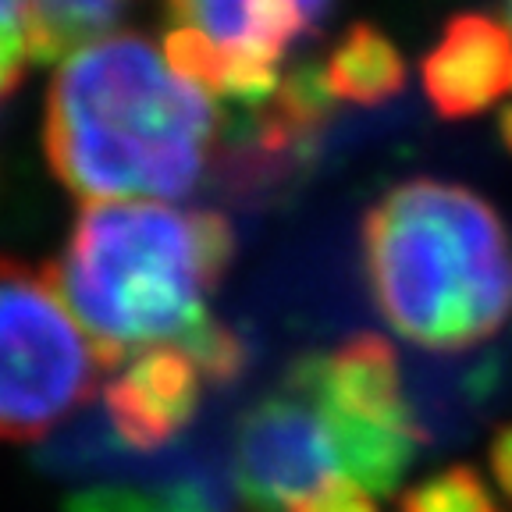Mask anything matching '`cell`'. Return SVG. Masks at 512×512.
<instances>
[{
    "mask_svg": "<svg viewBox=\"0 0 512 512\" xmlns=\"http://www.w3.org/2000/svg\"><path fill=\"white\" fill-rule=\"evenodd\" d=\"M214 96L139 32H111L64 57L47 93L43 150L82 203L182 200L217 164Z\"/></svg>",
    "mask_w": 512,
    "mask_h": 512,
    "instance_id": "1",
    "label": "cell"
},
{
    "mask_svg": "<svg viewBox=\"0 0 512 512\" xmlns=\"http://www.w3.org/2000/svg\"><path fill=\"white\" fill-rule=\"evenodd\" d=\"M360 246L381 317L420 349H470L512 320V232L470 185H392L363 217Z\"/></svg>",
    "mask_w": 512,
    "mask_h": 512,
    "instance_id": "3",
    "label": "cell"
},
{
    "mask_svg": "<svg viewBox=\"0 0 512 512\" xmlns=\"http://www.w3.org/2000/svg\"><path fill=\"white\" fill-rule=\"evenodd\" d=\"M342 480L335 438L317 402L292 377L249 406L235 431V488L249 512H288Z\"/></svg>",
    "mask_w": 512,
    "mask_h": 512,
    "instance_id": "6",
    "label": "cell"
},
{
    "mask_svg": "<svg viewBox=\"0 0 512 512\" xmlns=\"http://www.w3.org/2000/svg\"><path fill=\"white\" fill-rule=\"evenodd\" d=\"M132 0H25L32 61H64L75 50L111 36Z\"/></svg>",
    "mask_w": 512,
    "mask_h": 512,
    "instance_id": "11",
    "label": "cell"
},
{
    "mask_svg": "<svg viewBox=\"0 0 512 512\" xmlns=\"http://www.w3.org/2000/svg\"><path fill=\"white\" fill-rule=\"evenodd\" d=\"M399 512H502L473 466L456 463L431 473L402 495Z\"/></svg>",
    "mask_w": 512,
    "mask_h": 512,
    "instance_id": "12",
    "label": "cell"
},
{
    "mask_svg": "<svg viewBox=\"0 0 512 512\" xmlns=\"http://www.w3.org/2000/svg\"><path fill=\"white\" fill-rule=\"evenodd\" d=\"M178 349H185L192 356V363L200 367V374L207 377V384H224V381H235V377L246 370V342L235 335L232 328H224L217 324L214 317L203 324L196 335L185 338Z\"/></svg>",
    "mask_w": 512,
    "mask_h": 512,
    "instance_id": "14",
    "label": "cell"
},
{
    "mask_svg": "<svg viewBox=\"0 0 512 512\" xmlns=\"http://www.w3.org/2000/svg\"><path fill=\"white\" fill-rule=\"evenodd\" d=\"M29 64L25 0H0V100L22 82Z\"/></svg>",
    "mask_w": 512,
    "mask_h": 512,
    "instance_id": "15",
    "label": "cell"
},
{
    "mask_svg": "<svg viewBox=\"0 0 512 512\" xmlns=\"http://www.w3.org/2000/svg\"><path fill=\"white\" fill-rule=\"evenodd\" d=\"M498 139H502L505 150L512 153V104L502 107V114H498Z\"/></svg>",
    "mask_w": 512,
    "mask_h": 512,
    "instance_id": "18",
    "label": "cell"
},
{
    "mask_svg": "<svg viewBox=\"0 0 512 512\" xmlns=\"http://www.w3.org/2000/svg\"><path fill=\"white\" fill-rule=\"evenodd\" d=\"M505 4H509V29H512V0H505Z\"/></svg>",
    "mask_w": 512,
    "mask_h": 512,
    "instance_id": "19",
    "label": "cell"
},
{
    "mask_svg": "<svg viewBox=\"0 0 512 512\" xmlns=\"http://www.w3.org/2000/svg\"><path fill=\"white\" fill-rule=\"evenodd\" d=\"M100 360L47 271L0 256V441H36L93 399Z\"/></svg>",
    "mask_w": 512,
    "mask_h": 512,
    "instance_id": "4",
    "label": "cell"
},
{
    "mask_svg": "<svg viewBox=\"0 0 512 512\" xmlns=\"http://www.w3.org/2000/svg\"><path fill=\"white\" fill-rule=\"evenodd\" d=\"M235 256L217 210L171 203H86L47 267L104 370L182 345L210 320V296Z\"/></svg>",
    "mask_w": 512,
    "mask_h": 512,
    "instance_id": "2",
    "label": "cell"
},
{
    "mask_svg": "<svg viewBox=\"0 0 512 512\" xmlns=\"http://www.w3.org/2000/svg\"><path fill=\"white\" fill-rule=\"evenodd\" d=\"M68 512H217L203 484H175L164 491L93 488L72 498Z\"/></svg>",
    "mask_w": 512,
    "mask_h": 512,
    "instance_id": "13",
    "label": "cell"
},
{
    "mask_svg": "<svg viewBox=\"0 0 512 512\" xmlns=\"http://www.w3.org/2000/svg\"><path fill=\"white\" fill-rule=\"evenodd\" d=\"M164 57L182 79L239 107L264 104L281 64L317 36L335 0H164Z\"/></svg>",
    "mask_w": 512,
    "mask_h": 512,
    "instance_id": "5",
    "label": "cell"
},
{
    "mask_svg": "<svg viewBox=\"0 0 512 512\" xmlns=\"http://www.w3.org/2000/svg\"><path fill=\"white\" fill-rule=\"evenodd\" d=\"M420 75L438 118H477L512 93V29L480 11L448 18Z\"/></svg>",
    "mask_w": 512,
    "mask_h": 512,
    "instance_id": "9",
    "label": "cell"
},
{
    "mask_svg": "<svg viewBox=\"0 0 512 512\" xmlns=\"http://www.w3.org/2000/svg\"><path fill=\"white\" fill-rule=\"evenodd\" d=\"M488 466L495 484L502 488V495L512 502V424L498 427L495 438L488 445Z\"/></svg>",
    "mask_w": 512,
    "mask_h": 512,
    "instance_id": "17",
    "label": "cell"
},
{
    "mask_svg": "<svg viewBox=\"0 0 512 512\" xmlns=\"http://www.w3.org/2000/svg\"><path fill=\"white\" fill-rule=\"evenodd\" d=\"M288 512H377V502L374 495L356 488L352 480H331L320 491H313L310 498L292 505Z\"/></svg>",
    "mask_w": 512,
    "mask_h": 512,
    "instance_id": "16",
    "label": "cell"
},
{
    "mask_svg": "<svg viewBox=\"0 0 512 512\" xmlns=\"http://www.w3.org/2000/svg\"><path fill=\"white\" fill-rule=\"evenodd\" d=\"M285 377L306 388L328 420L424 434L402 395L399 356L381 335H352L331 352H306Z\"/></svg>",
    "mask_w": 512,
    "mask_h": 512,
    "instance_id": "7",
    "label": "cell"
},
{
    "mask_svg": "<svg viewBox=\"0 0 512 512\" xmlns=\"http://www.w3.org/2000/svg\"><path fill=\"white\" fill-rule=\"evenodd\" d=\"M207 377L178 345L146 349L104 384V409L121 445L153 452L175 441L203 406Z\"/></svg>",
    "mask_w": 512,
    "mask_h": 512,
    "instance_id": "8",
    "label": "cell"
},
{
    "mask_svg": "<svg viewBox=\"0 0 512 512\" xmlns=\"http://www.w3.org/2000/svg\"><path fill=\"white\" fill-rule=\"evenodd\" d=\"M320 82L331 100L356 107H377L402 93L406 61L392 36L377 25L356 22L320 61Z\"/></svg>",
    "mask_w": 512,
    "mask_h": 512,
    "instance_id": "10",
    "label": "cell"
}]
</instances>
